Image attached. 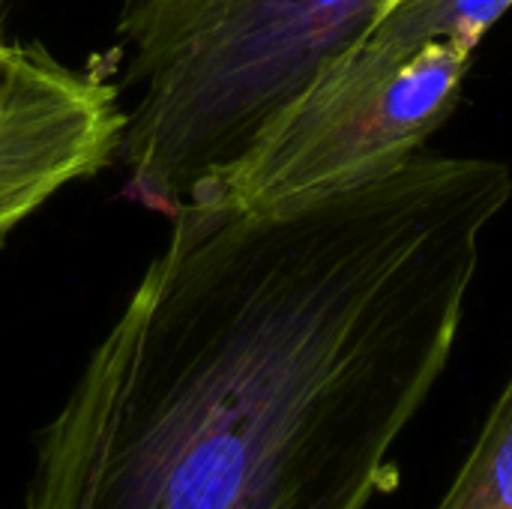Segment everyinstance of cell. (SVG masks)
Returning a JSON list of instances; mask_svg holds the SVG:
<instances>
[{
    "instance_id": "5b68a950",
    "label": "cell",
    "mask_w": 512,
    "mask_h": 509,
    "mask_svg": "<svg viewBox=\"0 0 512 509\" xmlns=\"http://www.w3.org/2000/svg\"><path fill=\"white\" fill-rule=\"evenodd\" d=\"M510 9L512 0H387L366 42L402 51L426 42H456L477 51Z\"/></svg>"
},
{
    "instance_id": "3957f363",
    "label": "cell",
    "mask_w": 512,
    "mask_h": 509,
    "mask_svg": "<svg viewBox=\"0 0 512 509\" xmlns=\"http://www.w3.org/2000/svg\"><path fill=\"white\" fill-rule=\"evenodd\" d=\"M471 60L456 42L408 51L360 42L198 201L267 210L402 165L459 108Z\"/></svg>"
},
{
    "instance_id": "7a4b0ae2",
    "label": "cell",
    "mask_w": 512,
    "mask_h": 509,
    "mask_svg": "<svg viewBox=\"0 0 512 509\" xmlns=\"http://www.w3.org/2000/svg\"><path fill=\"white\" fill-rule=\"evenodd\" d=\"M387 0H126L120 33L141 99L126 111L129 192L198 201L345 54Z\"/></svg>"
},
{
    "instance_id": "52a82bcc",
    "label": "cell",
    "mask_w": 512,
    "mask_h": 509,
    "mask_svg": "<svg viewBox=\"0 0 512 509\" xmlns=\"http://www.w3.org/2000/svg\"><path fill=\"white\" fill-rule=\"evenodd\" d=\"M6 60H9V45L0 39V99H3V87H6Z\"/></svg>"
},
{
    "instance_id": "8992f818",
    "label": "cell",
    "mask_w": 512,
    "mask_h": 509,
    "mask_svg": "<svg viewBox=\"0 0 512 509\" xmlns=\"http://www.w3.org/2000/svg\"><path fill=\"white\" fill-rule=\"evenodd\" d=\"M435 509H512V378Z\"/></svg>"
},
{
    "instance_id": "6da1fadb",
    "label": "cell",
    "mask_w": 512,
    "mask_h": 509,
    "mask_svg": "<svg viewBox=\"0 0 512 509\" xmlns=\"http://www.w3.org/2000/svg\"><path fill=\"white\" fill-rule=\"evenodd\" d=\"M510 198L504 162L417 153L267 210L180 207L42 429L24 509H366Z\"/></svg>"
},
{
    "instance_id": "277c9868",
    "label": "cell",
    "mask_w": 512,
    "mask_h": 509,
    "mask_svg": "<svg viewBox=\"0 0 512 509\" xmlns=\"http://www.w3.org/2000/svg\"><path fill=\"white\" fill-rule=\"evenodd\" d=\"M117 87L69 69L36 42L9 45L0 99V246L63 186L99 174L120 150Z\"/></svg>"
}]
</instances>
